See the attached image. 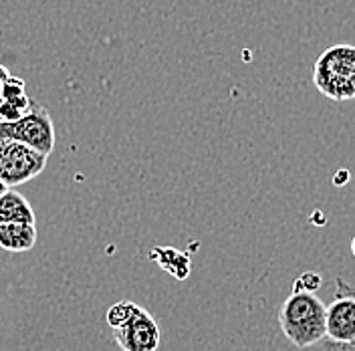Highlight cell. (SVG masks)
Instances as JSON below:
<instances>
[{
  "label": "cell",
  "mask_w": 355,
  "mask_h": 351,
  "mask_svg": "<svg viewBox=\"0 0 355 351\" xmlns=\"http://www.w3.org/2000/svg\"><path fill=\"white\" fill-rule=\"evenodd\" d=\"M327 307L315 293H291L279 311V323L288 341L301 350L325 339Z\"/></svg>",
  "instance_id": "6da1fadb"
},
{
  "label": "cell",
  "mask_w": 355,
  "mask_h": 351,
  "mask_svg": "<svg viewBox=\"0 0 355 351\" xmlns=\"http://www.w3.org/2000/svg\"><path fill=\"white\" fill-rule=\"evenodd\" d=\"M313 83L335 103L355 99V44H333L313 65Z\"/></svg>",
  "instance_id": "7a4b0ae2"
},
{
  "label": "cell",
  "mask_w": 355,
  "mask_h": 351,
  "mask_svg": "<svg viewBox=\"0 0 355 351\" xmlns=\"http://www.w3.org/2000/svg\"><path fill=\"white\" fill-rule=\"evenodd\" d=\"M0 137L17 139V142H22V144L49 155L55 148L53 117L46 108L33 101L31 110L19 119H15V121L0 119Z\"/></svg>",
  "instance_id": "3957f363"
},
{
  "label": "cell",
  "mask_w": 355,
  "mask_h": 351,
  "mask_svg": "<svg viewBox=\"0 0 355 351\" xmlns=\"http://www.w3.org/2000/svg\"><path fill=\"white\" fill-rule=\"evenodd\" d=\"M49 155L8 137H0V180L10 186H21L43 174Z\"/></svg>",
  "instance_id": "277c9868"
},
{
  "label": "cell",
  "mask_w": 355,
  "mask_h": 351,
  "mask_svg": "<svg viewBox=\"0 0 355 351\" xmlns=\"http://www.w3.org/2000/svg\"><path fill=\"white\" fill-rule=\"evenodd\" d=\"M339 286V285H337ZM347 293H343V289L339 286L337 299L327 307V333L325 337L341 348H354L355 345V295L352 286L345 285Z\"/></svg>",
  "instance_id": "5b68a950"
},
{
  "label": "cell",
  "mask_w": 355,
  "mask_h": 351,
  "mask_svg": "<svg viewBox=\"0 0 355 351\" xmlns=\"http://www.w3.org/2000/svg\"><path fill=\"white\" fill-rule=\"evenodd\" d=\"M159 337L155 319L144 307L125 325L113 329V339L123 351H157Z\"/></svg>",
  "instance_id": "8992f818"
},
{
  "label": "cell",
  "mask_w": 355,
  "mask_h": 351,
  "mask_svg": "<svg viewBox=\"0 0 355 351\" xmlns=\"http://www.w3.org/2000/svg\"><path fill=\"white\" fill-rule=\"evenodd\" d=\"M37 242V226L28 222H2L0 248L8 252H26Z\"/></svg>",
  "instance_id": "52a82bcc"
},
{
  "label": "cell",
  "mask_w": 355,
  "mask_h": 351,
  "mask_svg": "<svg viewBox=\"0 0 355 351\" xmlns=\"http://www.w3.org/2000/svg\"><path fill=\"white\" fill-rule=\"evenodd\" d=\"M148 257L178 281H186L190 277L192 263H190V255L184 250H178L174 246H155L150 250Z\"/></svg>",
  "instance_id": "ba28073f"
},
{
  "label": "cell",
  "mask_w": 355,
  "mask_h": 351,
  "mask_svg": "<svg viewBox=\"0 0 355 351\" xmlns=\"http://www.w3.org/2000/svg\"><path fill=\"white\" fill-rule=\"evenodd\" d=\"M2 222H28L35 224L37 216L26 198L17 190H6L0 196V224Z\"/></svg>",
  "instance_id": "9c48e42d"
},
{
  "label": "cell",
  "mask_w": 355,
  "mask_h": 351,
  "mask_svg": "<svg viewBox=\"0 0 355 351\" xmlns=\"http://www.w3.org/2000/svg\"><path fill=\"white\" fill-rule=\"evenodd\" d=\"M31 105H33V99L26 93L10 97V99H2L0 101V119L2 121H15L31 110Z\"/></svg>",
  "instance_id": "30bf717a"
},
{
  "label": "cell",
  "mask_w": 355,
  "mask_h": 351,
  "mask_svg": "<svg viewBox=\"0 0 355 351\" xmlns=\"http://www.w3.org/2000/svg\"><path fill=\"white\" fill-rule=\"evenodd\" d=\"M139 309L141 307L135 305L133 301H119V303H115V305L107 311V323L111 325V329L125 325L132 317L137 315Z\"/></svg>",
  "instance_id": "8fae6325"
},
{
  "label": "cell",
  "mask_w": 355,
  "mask_h": 351,
  "mask_svg": "<svg viewBox=\"0 0 355 351\" xmlns=\"http://www.w3.org/2000/svg\"><path fill=\"white\" fill-rule=\"evenodd\" d=\"M321 286H323V277L315 271H305L293 283V293H317Z\"/></svg>",
  "instance_id": "7c38bea8"
},
{
  "label": "cell",
  "mask_w": 355,
  "mask_h": 351,
  "mask_svg": "<svg viewBox=\"0 0 355 351\" xmlns=\"http://www.w3.org/2000/svg\"><path fill=\"white\" fill-rule=\"evenodd\" d=\"M24 81L21 77H15V75H8L2 85H0V101L2 99H10V97H17V95H22L24 93Z\"/></svg>",
  "instance_id": "4fadbf2b"
},
{
  "label": "cell",
  "mask_w": 355,
  "mask_h": 351,
  "mask_svg": "<svg viewBox=\"0 0 355 351\" xmlns=\"http://www.w3.org/2000/svg\"><path fill=\"white\" fill-rule=\"evenodd\" d=\"M349 178H352V176H349V172H345V170H339V172L335 174V178H333V184H335V186H343V184H345Z\"/></svg>",
  "instance_id": "5bb4252c"
},
{
  "label": "cell",
  "mask_w": 355,
  "mask_h": 351,
  "mask_svg": "<svg viewBox=\"0 0 355 351\" xmlns=\"http://www.w3.org/2000/svg\"><path fill=\"white\" fill-rule=\"evenodd\" d=\"M8 75H10V73H8V69H6L4 65H0V85H2V81H4Z\"/></svg>",
  "instance_id": "9a60e30c"
},
{
  "label": "cell",
  "mask_w": 355,
  "mask_h": 351,
  "mask_svg": "<svg viewBox=\"0 0 355 351\" xmlns=\"http://www.w3.org/2000/svg\"><path fill=\"white\" fill-rule=\"evenodd\" d=\"M6 190H8V186H6V184H4V182L0 180V196H2V194H4Z\"/></svg>",
  "instance_id": "2e32d148"
},
{
  "label": "cell",
  "mask_w": 355,
  "mask_h": 351,
  "mask_svg": "<svg viewBox=\"0 0 355 351\" xmlns=\"http://www.w3.org/2000/svg\"><path fill=\"white\" fill-rule=\"evenodd\" d=\"M352 252H354V257H355V239L352 241Z\"/></svg>",
  "instance_id": "e0dca14e"
}]
</instances>
